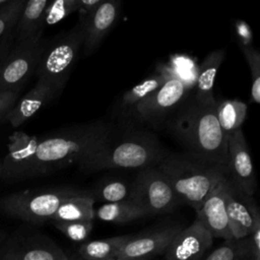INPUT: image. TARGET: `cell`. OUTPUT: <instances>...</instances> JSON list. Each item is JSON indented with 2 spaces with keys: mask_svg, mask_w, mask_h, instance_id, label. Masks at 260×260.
<instances>
[{
  "mask_svg": "<svg viewBox=\"0 0 260 260\" xmlns=\"http://www.w3.org/2000/svg\"><path fill=\"white\" fill-rule=\"evenodd\" d=\"M9 0H0V7H2L3 5H5L6 3H8Z\"/></svg>",
  "mask_w": 260,
  "mask_h": 260,
  "instance_id": "cell-37",
  "label": "cell"
},
{
  "mask_svg": "<svg viewBox=\"0 0 260 260\" xmlns=\"http://www.w3.org/2000/svg\"><path fill=\"white\" fill-rule=\"evenodd\" d=\"M143 216L144 212L130 200L104 203L94 209V218L113 223H126Z\"/></svg>",
  "mask_w": 260,
  "mask_h": 260,
  "instance_id": "cell-26",
  "label": "cell"
},
{
  "mask_svg": "<svg viewBox=\"0 0 260 260\" xmlns=\"http://www.w3.org/2000/svg\"><path fill=\"white\" fill-rule=\"evenodd\" d=\"M0 260H70L50 238L38 233L15 232L0 246Z\"/></svg>",
  "mask_w": 260,
  "mask_h": 260,
  "instance_id": "cell-10",
  "label": "cell"
},
{
  "mask_svg": "<svg viewBox=\"0 0 260 260\" xmlns=\"http://www.w3.org/2000/svg\"><path fill=\"white\" fill-rule=\"evenodd\" d=\"M156 167L169 181L179 202L195 211L229 177L226 167L210 164L187 152L168 153Z\"/></svg>",
  "mask_w": 260,
  "mask_h": 260,
  "instance_id": "cell-3",
  "label": "cell"
},
{
  "mask_svg": "<svg viewBox=\"0 0 260 260\" xmlns=\"http://www.w3.org/2000/svg\"><path fill=\"white\" fill-rule=\"evenodd\" d=\"M7 237H8L7 233L2 231V230H0V246L4 243V241L7 239Z\"/></svg>",
  "mask_w": 260,
  "mask_h": 260,
  "instance_id": "cell-36",
  "label": "cell"
},
{
  "mask_svg": "<svg viewBox=\"0 0 260 260\" xmlns=\"http://www.w3.org/2000/svg\"><path fill=\"white\" fill-rule=\"evenodd\" d=\"M129 237L130 235H124L84 242L78 248L79 258L82 260H104L115 257Z\"/></svg>",
  "mask_w": 260,
  "mask_h": 260,
  "instance_id": "cell-24",
  "label": "cell"
},
{
  "mask_svg": "<svg viewBox=\"0 0 260 260\" xmlns=\"http://www.w3.org/2000/svg\"><path fill=\"white\" fill-rule=\"evenodd\" d=\"M228 171L230 180L244 193L253 196L256 175L253 160L242 129L228 136Z\"/></svg>",
  "mask_w": 260,
  "mask_h": 260,
  "instance_id": "cell-12",
  "label": "cell"
},
{
  "mask_svg": "<svg viewBox=\"0 0 260 260\" xmlns=\"http://www.w3.org/2000/svg\"><path fill=\"white\" fill-rule=\"evenodd\" d=\"M103 1L104 0H79L78 9L76 11L78 13L77 22L83 27V29L92 13L103 3Z\"/></svg>",
  "mask_w": 260,
  "mask_h": 260,
  "instance_id": "cell-32",
  "label": "cell"
},
{
  "mask_svg": "<svg viewBox=\"0 0 260 260\" xmlns=\"http://www.w3.org/2000/svg\"><path fill=\"white\" fill-rule=\"evenodd\" d=\"M54 225L65 237L74 242H83L92 231V221H55Z\"/></svg>",
  "mask_w": 260,
  "mask_h": 260,
  "instance_id": "cell-31",
  "label": "cell"
},
{
  "mask_svg": "<svg viewBox=\"0 0 260 260\" xmlns=\"http://www.w3.org/2000/svg\"><path fill=\"white\" fill-rule=\"evenodd\" d=\"M204 260H260V253H256L250 237L224 241L214 249Z\"/></svg>",
  "mask_w": 260,
  "mask_h": 260,
  "instance_id": "cell-25",
  "label": "cell"
},
{
  "mask_svg": "<svg viewBox=\"0 0 260 260\" xmlns=\"http://www.w3.org/2000/svg\"><path fill=\"white\" fill-rule=\"evenodd\" d=\"M83 40L84 29L78 22L71 29L46 40L35 74L48 82L57 96L67 84Z\"/></svg>",
  "mask_w": 260,
  "mask_h": 260,
  "instance_id": "cell-5",
  "label": "cell"
},
{
  "mask_svg": "<svg viewBox=\"0 0 260 260\" xmlns=\"http://www.w3.org/2000/svg\"><path fill=\"white\" fill-rule=\"evenodd\" d=\"M225 50L217 49L209 53L200 64L197 79L196 92L194 100L200 104L214 103L213 85L216 73L224 59Z\"/></svg>",
  "mask_w": 260,
  "mask_h": 260,
  "instance_id": "cell-20",
  "label": "cell"
},
{
  "mask_svg": "<svg viewBox=\"0 0 260 260\" xmlns=\"http://www.w3.org/2000/svg\"><path fill=\"white\" fill-rule=\"evenodd\" d=\"M38 142V136L20 131L12 133L9 136L8 152L2 160L1 179L5 181L28 179Z\"/></svg>",
  "mask_w": 260,
  "mask_h": 260,
  "instance_id": "cell-14",
  "label": "cell"
},
{
  "mask_svg": "<svg viewBox=\"0 0 260 260\" xmlns=\"http://www.w3.org/2000/svg\"><path fill=\"white\" fill-rule=\"evenodd\" d=\"M56 98L53 87L45 80L38 79L35 86L14 105L5 121L13 127H19Z\"/></svg>",
  "mask_w": 260,
  "mask_h": 260,
  "instance_id": "cell-18",
  "label": "cell"
},
{
  "mask_svg": "<svg viewBox=\"0 0 260 260\" xmlns=\"http://www.w3.org/2000/svg\"><path fill=\"white\" fill-rule=\"evenodd\" d=\"M236 39L241 49L252 47L253 32L249 24L244 20H237L235 23Z\"/></svg>",
  "mask_w": 260,
  "mask_h": 260,
  "instance_id": "cell-33",
  "label": "cell"
},
{
  "mask_svg": "<svg viewBox=\"0 0 260 260\" xmlns=\"http://www.w3.org/2000/svg\"><path fill=\"white\" fill-rule=\"evenodd\" d=\"M111 138L89 158L78 165L86 173L109 169L155 167L168 154L157 137L144 130H132Z\"/></svg>",
  "mask_w": 260,
  "mask_h": 260,
  "instance_id": "cell-4",
  "label": "cell"
},
{
  "mask_svg": "<svg viewBox=\"0 0 260 260\" xmlns=\"http://www.w3.org/2000/svg\"><path fill=\"white\" fill-rule=\"evenodd\" d=\"M77 260H82V259H81V258H80V259H77Z\"/></svg>",
  "mask_w": 260,
  "mask_h": 260,
  "instance_id": "cell-39",
  "label": "cell"
},
{
  "mask_svg": "<svg viewBox=\"0 0 260 260\" xmlns=\"http://www.w3.org/2000/svg\"><path fill=\"white\" fill-rule=\"evenodd\" d=\"M213 237L195 218L187 228L181 229L165 251L167 260H200L211 247Z\"/></svg>",
  "mask_w": 260,
  "mask_h": 260,
  "instance_id": "cell-15",
  "label": "cell"
},
{
  "mask_svg": "<svg viewBox=\"0 0 260 260\" xmlns=\"http://www.w3.org/2000/svg\"><path fill=\"white\" fill-rule=\"evenodd\" d=\"M217 121L226 136L241 129L247 116V105L238 100H216Z\"/></svg>",
  "mask_w": 260,
  "mask_h": 260,
  "instance_id": "cell-23",
  "label": "cell"
},
{
  "mask_svg": "<svg viewBox=\"0 0 260 260\" xmlns=\"http://www.w3.org/2000/svg\"><path fill=\"white\" fill-rule=\"evenodd\" d=\"M169 76L170 75L166 73L152 74L144 79L141 83L133 86L122 95L120 102V109L123 112H130V114H132L136 105L144 100L156 88H158L168 79Z\"/></svg>",
  "mask_w": 260,
  "mask_h": 260,
  "instance_id": "cell-27",
  "label": "cell"
},
{
  "mask_svg": "<svg viewBox=\"0 0 260 260\" xmlns=\"http://www.w3.org/2000/svg\"><path fill=\"white\" fill-rule=\"evenodd\" d=\"M223 181L203 201L196 211V219L213 238H221L226 241L233 239V236L223 198Z\"/></svg>",
  "mask_w": 260,
  "mask_h": 260,
  "instance_id": "cell-17",
  "label": "cell"
},
{
  "mask_svg": "<svg viewBox=\"0 0 260 260\" xmlns=\"http://www.w3.org/2000/svg\"><path fill=\"white\" fill-rule=\"evenodd\" d=\"M129 200L145 216L171 212L180 204L169 181L156 166L139 170L130 185Z\"/></svg>",
  "mask_w": 260,
  "mask_h": 260,
  "instance_id": "cell-7",
  "label": "cell"
},
{
  "mask_svg": "<svg viewBox=\"0 0 260 260\" xmlns=\"http://www.w3.org/2000/svg\"><path fill=\"white\" fill-rule=\"evenodd\" d=\"M89 194L94 202L95 200L104 203L121 202L129 200L130 186L121 180L106 179L99 182Z\"/></svg>",
  "mask_w": 260,
  "mask_h": 260,
  "instance_id": "cell-28",
  "label": "cell"
},
{
  "mask_svg": "<svg viewBox=\"0 0 260 260\" xmlns=\"http://www.w3.org/2000/svg\"><path fill=\"white\" fill-rule=\"evenodd\" d=\"M121 11L119 0H104L84 26L83 57L90 56L116 24Z\"/></svg>",
  "mask_w": 260,
  "mask_h": 260,
  "instance_id": "cell-16",
  "label": "cell"
},
{
  "mask_svg": "<svg viewBox=\"0 0 260 260\" xmlns=\"http://www.w3.org/2000/svg\"><path fill=\"white\" fill-rule=\"evenodd\" d=\"M46 40L37 36L13 43L6 57L0 62V91L19 90L35 74Z\"/></svg>",
  "mask_w": 260,
  "mask_h": 260,
  "instance_id": "cell-9",
  "label": "cell"
},
{
  "mask_svg": "<svg viewBox=\"0 0 260 260\" xmlns=\"http://www.w3.org/2000/svg\"><path fill=\"white\" fill-rule=\"evenodd\" d=\"M215 107L216 101L200 104L193 100L182 105L167 125L187 153L228 168V136L217 121Z\"/></svg>",
  "mask_w": 260,
  "mask_h": 260,
  "instance_id": "cell-2",
  "label": "cell"
},
{
  "mask_svg": "<svg viewBox=\"0 0 260 260\" xmlns=\"http://www.w3.org/2000/svg\"><path fill=\"white\" fill-rule=\"evenodd\" d=\"M189 91V86L182 79L170 75L158 88L136 105L132 114L138 121L157 127L178 111Z\"/></svg>",
  "mask_w": 260,
  "mask_h": 260,
  "instance_id": "cell-8",
  "label": "cell"
},
{
  "mask_svg": "<svg viewBox=\"0 0 260 260\" xmlns=\"http://www.w3.org/2000/svg\"><path fill=\"white\" fill-rule=\"evenodd\" d=\"M115 131L111 124L98 121L39 137L28 178L81 164L102 148Z\"/></svg>",
  "mask_w": 260,
  "mask_h": 260,
  "instance_id": "cell-1",
  "label": "cell"
},
{
  "mask_svg": "<svg viewBox=\"0 0 260 260\" xmlns=\"http://www.w3.org/2000/svg\"><path fill=\"white\" fill-rule=\"evenodd\" d=\"M25 0H9L0 7V62L6 57L14 42V29Z\"/></svg>",
  "mask_w": 260,
  "mask_h": 260,
  "instance_id": "cell-22",
  "label": "cell"
},
{
  "mask_svg": "<svg viewBox=\"0 0 260 260\" xmlns=\"http://www.w3.org/2000/svg\"><path fill=\"white\" fill-rule=\"evenodd\" d=\"M1 174H2V160H0V179H1Z\"/></svg>",
  "mask_w": 260,
  "mask_h": 260,
  "instance_id": "cell-38",
  "label": "cell"
},
{
  "mask_svg": "<svg viewBox=\"0 0 260 260\" xmlns=\"http://www.w3.org/2000/svg\"><path fill=\"white\" fill-rule=\"evenodd\" d=\"M94 200L89 192L64 200L52 217V221H92L94 219Z\"/></svg>",
  "mask_w": 260,
  "mask_h": 260,
  "instance_id": "cell-21",
  "label": "cell"
},
{
  "mask_svg": "<svg viewBox=\"0 0 260 260\" xmlns=\"http://www.w3.org/2000/svg\"><path fill=\"white\" fill-rule=\"evenodd\" d=\"M223 198L233 239L249 237L260 225V214L253 196L239 189L228 177L223 181Z\"/></svg>",
  "mask_w": 260,
  "mask_h": 260,
  "instance_id": "cell-11",
  "label": "cell"
},
{
  "mask_svg": "<svg viewBox=\"0 0 260 260\" xmlns=\"http://www.w3.org/2000/svg\"><path fill=\"white\" fill-rule=\"evenodd\" d=\"M49 2L48 0L25 1L14 29V43L43 36V18Z\"/></svg>",
  "mask_w": 260,
  "mask_h": 260,
  "instance_id": "cell-19",
  "label": "cell"
},
{
  "mask_svg": "<svg viewBox=\"0 0 260 260\" xmlns=\"http://www.w3.org/2000/svg\"><path fill=\"white\" fill-rule=\"evenodd\" d=\"M79 5V0H55L50 1L46 7L44 18H43V28L46 26L54 25L70 15L71 13L77 11Z\"/></svg>",
  "mask_w": 260,
  "mask_h": 260,
  "instance_id": "cell-29",
  "label": "cell"
},
{
  "mask_svg": "<svg viewBox=\"0 0 260 260\" xmlns=\"http://www.w3.org/2000/svg\"><path fill=\"white\" fill-rule=\"evenodd\" d=\"M182 228L179 224H169L130 235L120 247L117 256L146 259L166 251L174 237Z\"/></svg>",
  "mask_w": 260,
  "mask_h": 260,
  "instance_id": "cell-13",
  "label": "cell"
},
{
  "mask_svg": "<svg viewBox=\"0 0 260 260\" xmlns=\"http://www.w3.org/2000/svg\"><path fill=\"white\" fill-rule=\"evenodd\" d=\"M83 190L61 187L16 192L0 198V211L34 224L52 220L60 204Z\"/></svg>",
  "mask_w": 260,
  "mask_h": 260,
  "instance_id": "cell-6",
  "label": "cell"
},
{
  "mask_svg": "<svg viewBox=\"0 0 260 260\" xmlns=\"http://www.w3.org/2000/svg\"><path fill=\"white\" fill-rule=\"evenodd\" d=\"M104 260H146V259H134V258H127V257H120V256H115V257H111L108 259H104Z\"/></svg>",
  "mask_w": 260,
  "mask_h": 260,
  "instance_id": "cell-35",
  "label": "cell"
},
{
  "mask_svg": "<svg viewBox=\"0 0 260 260\" xmlns=\"http://www.w3.org/2000/svg\"><path fill=\"white\" fill-rule=\"evenodd\" d=\"M244 57L249 65L251 72V101L254 104L260 103V55L259 52L253 48L242 49Z\"/></svg>",
  "mask_w": 260,
  "mask_h": 260,
  "instance_id": "cell-30",
  "label": "cell"
},
{
  "mask_svg": "<svg viewBox=\"0 0 260 260\" xmlns=\"http://www.w3.org/2000/svg\"><path fill=\"white\" fill-rule=\"evenodd\" d=\"M19 93V90L0 91V122L6 120L7 115L16 104Z\"/></svg>",
  "mask_w": 260,
  "mask_h": 260,
  "instance_id": "cell-34",
  "label": "cell"
}]
</instances>
